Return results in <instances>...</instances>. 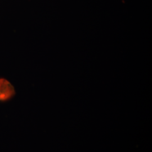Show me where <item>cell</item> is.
I'll use <instances>...</instances> for the list:
<instances>
[{"mask_svg":"<svg viewBox=\"0 0 152 152\" xmlns=\"http://www.w3.org/2000/svg\"><path fill=\"white\" fill-rule=\"evenodd\" d=\"M16 91L10 82L4 78H0V102H6L15 96Z\"/></svg>","mask_w":152,"mask_h":152,"instance_id":"1","label":"cell"}]
</instances>
